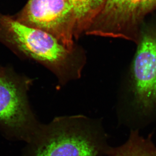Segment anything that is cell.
<instances>
[{"label": "cell", "instance_id": "obj_1", "mask_svg": "<svg viewBox=\"0 0 156 156\" xmlns=\"http://www.w3.org/2000/svg\"><path fill=\"white\" fill-rule=\"evenodd\" d=\"M27 144L22 156H106L113 147L102 118L82 114L42 124Z\"/></svg>", "mask_w": 156, "mask_h": 156}, {"label": "cell", "instance_id": "obj_4", "mask_svg": "<svg viewBox=\"0 0 156 156\" xmlns=\"http://www.w3.org/2000/svg\"><path fill=\"white\" fill-rule=\"evenodd\" d=\"M14 17L55 37L69 52L73 48L76 20L69 0H28Z\"/></svg>", "mask_w": 156, "mask_h": 156}, {"label": "cell", "instance_id": "obj_6", "mask_svg": "<svg viewBox=\"0 0 156 156\" xmlns=\"http://www.w3.org/2000/svg\"><path fill=\"white\" fill-rule=\"evenodd\" d=\"M133 100L131 106L148 111L156 107V33L140 41L133 63Z\"/></svg>", "mask_w": 156, "mask_h": 156}, {"label": "cell", "instance_id": "obj_5", "mask_svg": "<svg viewBox=\"0 0 156 156\" xmlns=\"http://www.w3.org/2000/svg\"><path fill=\"white\" fill-rule=\"evenodd\" d=\"M156 9V0H106L102 12L88 31L91 34L128 38L147 14Z\"/></svg>", "mask_w": 156, "mask_h": 156}, {"label": "cell", "instance_id": "obj_2", "mask_svg": "<svg viewBox=\"0 0 156 156\" xmlns=\"http://www.w3.org/2000/svg\"><path fill=\"white\" fill-rule=\"evenodd\" d=\"M28 84L13 71L0 66V131L26 143L42 124L28 101Z\"/></svg>", "mask_w": 156, "mask_h": 156}, {"label": "cell", "instance_id": "obj_3", "mask_svg": "<svg viewBox=\"0 0 156 156\" xmlns=\"http://www.w3.org/2000/svg\"><path fill=\"white\" fill-rule=\"evenodd\" d=\"M0 42L14 51L37 60L57 63L69 51L53 35L0 13Z\"/></svg>", "mask_w": 156, "mask_h": 156}, {"label": "cell", "instance_id": "obj_7", "mask_svg": "<svg viewBox=\"0 0 156 156\" xmlns=\"http://www.w3.org/2000/svg\"><path fill=\"white\" fill-rule=\"evenodd\" d=\"M106 156H156V145L151 134L143 137L138 130H131L127 141L122 145L112 147Z\"/></svg>", "mask_w": 156, "mask_h": 156}, {"label": "cell", "instance_id": "obj_8", "mask_svg": "<svg viewBox=\"0 0 156 156\" xmlns=\"http://www.w3.org/2000/svg\"><path fill=\"white\" fill-rule=\"evenodd\" d=\"M75 17L74 36L89 30L101 13L106 0H69Z\"/></svg>", "mask_w": 156, "mask_h": 156}]
</instances>
